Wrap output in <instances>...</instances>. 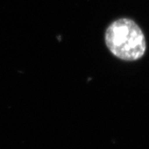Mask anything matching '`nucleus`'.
Returning a JSON list of instances; mask_svg holds the SVG:
<instances>
[{
    "instance_id": "f257e3e1",
    "label": "nucleus",
    "mask_w": 149,
    "mask_h": 149,
    "mask_svg": "<svg viewBox=\"0 0 149 149\" xmlns=\"http://www.w3.org/2000/svg\"><path fill=\"white\" fill-rule=\"evenodd\" d=\"M105 43L115 56L125 61L139 59L145 54V35L130 18H120L110 24L105 32Z\"/></svg>"
}]
</instances>
